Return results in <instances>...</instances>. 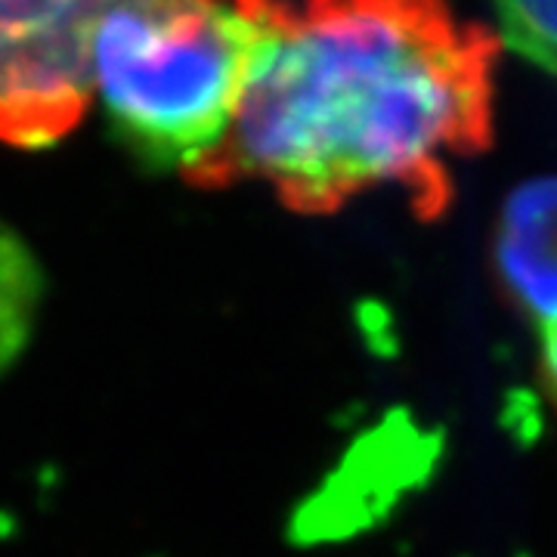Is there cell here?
<instances>
[{"label": "cell", "mask_w": 557, "mask_h": 557, "mask_svg": "<svg viewBox=\"0 0 557 557\" xmlns=\"http://www.w3.org/2000/svg\"><path fill=\"white\" fill-rule=\"evenodd\" d=\"M496 57V35L443 0H273L236 121L186 180H260L310 218L394 186L437 220L458 161L493 143Z\"/></svg>", "instance_id": "cell-1"}, {"label": "cell", "mask_w": 557, "mask_h": 557, "mask_svg": "<svg viewBox=\"0 0 557 557\" xmlns=\"http://www.w3.org/2000/svg\"><path fill=\"white\" fill-rule=\"evenodd\" d=\"M273 0H143L106 13L94 94L124 149L193 174L226 139L270 35Z\"/></svg>", "instance_id": "cell-2"}, {"label": "cell", "mask_w": 557, "mask_h": 557, "mask_svg": "<svg viewBox=\"0 0 557 557\" xmlns=\"http://www.w3.org/2000/svg\"><path fill=\"white\" fill-rule=\"evenodd\" d=\"M124 3L0 0V139L44 149L62 139L94 97V38Z\"/></svg>", "instance_id": "cell-3"}, {"label": "cell", "mask_w": 557, "mask_h": 557, "mask_svg": "<svg viewBox=\"0 0 557 557\" xmlns=\"http://www.w3.org/2000/svg\"><path fill=\"white\" fill-rule=\"evenodd\" d=\"M40 270L22 239L0 223V372L20 357L35 329Z\"/></svg>", "instance_id": "cell-4"}, {"label": "cell", "mask_w": 557, "mask_h": 557, "mask_svg": "<svg viewBox=\"0 0 557 557\" xmlns=\"http://www.w3.org/2000/svg\"><path fill=\"white\" fill-rule=\"evenodd\" d=\"M496 13L508 47L557 75V0H496Z\"/></svg>", "instance_id": "cell-5"}]
</instances>
